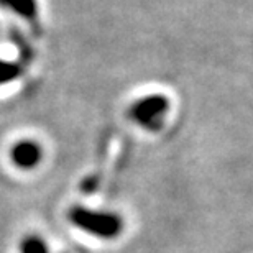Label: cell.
I'll use <instances>...</instances> for the list:
<instances>
[{
  "instance_id": "cell-1",
  "label": "cell",
  "mask_w": 253,
  "mask_h": 253,
  "mask_svg": "<svg viewBox=\"0 0 253 253\" xmlns=\"http://www.w3.org/2000/svg\"><path fill=\"white\" fill-rule=\"evenodd\" d=\"M68 219L76 229L100 240H115L125 230V222L122 215L112 211L74 206L68 212Z\"/></svg>"
},
{
  "instance_id": "cell-2",
  "label": "cell",
  "mask_w": 253,
  "mask_h": 253,
  "mask_svg": "<svg viewBox=\"0 0 253 253\" xmlns=\"http://www.w3.org/2000/svg\"><path fill=\"white\" fill-rule=\"evenodd\" d=\"M171 110V100L161 92H151L135 99L126 109V117L131 124L145 131L163 128Z\"/></svg>"
},
{
  "instance_id": "cell-3",
  "label": "cell",
  "mask_w": 253,
  "mask_h": 253,
  "mask_svg": "<svg viewBox=\"0 0 253 253\" xmlns=\"http://www.w3.org/2000/svg\"><path fill=\"white\" fill-rule=\"evenodd\" d=\"M43 156H44L43 145L35 138L17 140L8 150L10 163L20 171L37 169L42 165Z\"/></svg>"
},
{
  "instance_id": "cell-4",
  "label": "cell",
  "mask_w": 253,
  "mask_h": 253,
  "mask_svg": "<svg viewBox=\"0 0 253 253\" xmlns=\"http://www.w3.org/2000/svg\"><path fill=\"white\" fill-rule=\"evenodd\" d=\"M0 10L12 13L28 25H37L40 22L38 0H0Z\"/></svg>"
},
{
  "instance_id": "cell-5",
  "label": "cell",
  "mask_w": 253,
  "mask_h": 253,
  "mask_svg": "<svg viewBox=\"0 0 253 253\" xmlns=\"http://www.w3.org/2000/svg\"><path fill=\"white\" fill-rule=\"evenodd\" d=\"M23 74V64L0 56V87L18 81Z\"/></svg>"
},
{
  "instance_id": "cell-6",
  "label": "cell",
  "mask_w": 253,
  "mask_h": 253,
  "mask_svg": "<svg viewBox=\"0 0 253 253\" xmlns=\"http://www.w3.org/2000/svg\"><path fill=\"white\" fill-rule=\"evenodd\" d=\"M20 253H49L48 244L43 237H40L37 234H30L27 237H23L18 247Z\"/></svg>"
}]
</instances>
